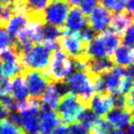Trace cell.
Segmentation results:
<instances>
[{"mask_svg": "<svg viewBox=\"0 0 134 134\" xmlns=\"http://www.w3.org/2000/svg\"><path fill=\"white\" fill-rule=\"evenodd\" d=\"M95 75L89 72L76 71L66 78L65 84L70 92L79 97L86 107H89V102L95 91Z\"/></svg>", "mask_w": 134, "mask_h": 134, "instance_id": "obj_1", "label": "cell"}, {"mask_svg": "<svg viewBox=\"0 0 134 134\" xmlns=\"http://www.w3.org/2000/svg\"><path fill=\"white\" fill-rule=\"evenodd\" d=\"M74 69L73 62L62 49L58 48L51 54L50 61L42 72L52 83L63 82Z\"/></svg>", "mask_w": 134, "mask_h": 134, "instance_id": "obj_2", "label": "cell"}, {"mask_svg": "<svg viewBox=\"0 0 134 134\" xmlns=\"http://www.w3.org/2000/svg\"><path fill=\"white\" fill-rule=\"evenodd\" d=\"M41 99L28 97L24 103L19 105L21 126L29 134H40L39 118L41 114Z\"/></svg>", "mask_w": 134, "mask_h": 134, "instance_id": "obj_3", "label": "cell"}, {"mask_svg": "<svg viewBox=\"0 0 134 134\" xmlns=\"http://www.w3.org/2000/svg\"><path fill=\"white\" fill-rule=\"evenodd\" d=\"M58 117L65 124H73L76 122L79 116L87 107L73 92H68L63 95L58 105Z\"/></svg>", "mask_w": 134, "mask_h": 134, "instance_id": "obj_4", "label": "cell"}, {"mask_svg": "<svg viewBox=\"0 0 134 134\" xmlns=\"http://www.w3.org/2000/svg\"><path fill=\"white\" fill-rule=\"evenodd\" d=\"M51 51L44 44H36L29 51L19 54V61L24 71H44L50 61Z\"/></svg>", "mask_w": 134, "mask_h": 134, "instance_id": "obj_5", "label": "cell"}, {"mask_svg": "<svg viewBox=\"0 0 134 134\" xmlns=\"http://www.w3.org/2000/svg\"><path fill=\"white\" fill-rule=\"evenodd\" d=\"M69 10L70 6L65 0H52L41 13V19L46 24L61 28Z\"/></svg>", "mask_w": 134, "mask_h": 134, "instance_id": "obj_6", "label": "cell"}, {"mask_svg": "<svg viewBox=\"0 0 134 134\" xmlns=\"http://www.w3.org/2000/svg\"><path fill=\"white\" fill-rule=\"evenodd\" d=\"M0 68L4 78L11 79L24 72L19 55L14 46L0 52Z\"/></svg>", "mask_w": 134, "mask_h": 134, "instance_id": "obj_7", "label": "cell"}, {"mask_svg": "<svg viewBox=\"0 0 134 134\" xmlns=\"http://www.w3.org/2000/svg\"><path fill=\"white\" fill-rule=\"evenodd\" d=\"M30 97L40 99L50 85V80L40 71L27 70L23 72Z\"/></svg>", "mask_w": 134, "mask_h": 134, "instance_id": "obj_8", "label": "cell"}, {"mask_svg": "<svg viewBox=\"0 0 134 134\" xmlns=\"http://www.w3.org/2000/svg\"><path fill=\"white\" fill-rule=\"evenodd\" d=\"M59 43L61 44L62 50L67 54L71 56L74 60L81 58L86 55V45L84 43L77 34H70L64 33L60 38Z\"/></svg>", "mask_w": 134, "mask_h": 134, "instance_id": "obj_9", "label": "cell"}, {"mask_svg": "<svg viewBox=\"0 0 134 134\" xmlns=\"http://www.w3.org/2000/svg\"><path fill=\"white\" fill-rule=\"evenodd\" d=\"M126 71L127 68L118 66L113 67L110 71L101 75L106 93L109 94L111 96L119 94L121 83H122L123 77L126 74Z\"/></svg>", "mask_w": 134, "mask_h": 134, "instance_id": "obj_10", "label": "cell"}, {"mask_svg": "<svg viewBox=\"0 0 134 134\" xmlns=\"http://www.w3.org/2000/svg\"><path fill=\"white\" fill-rule=\"evenodd\" d=\"M112 19V14L103 6H97L89 14V26L96 32H103L108 30Z\"/></svg>", "mask_w": 134, "mask_h": 134, "instance_id": "obj_11", "label": "cell"}, {"mask_svg": "<svg viewBox=\"0 0 134 134\" xmlns=\"http://www.w3.org/2000/svg\"><path fill=\"white\" fill-rule=\"evenodd\" d=\"M87 25V18L77 7L69 10L64 21V33L77 34L83 28Z\"/></svg>", "mask_w": 134, "mask_h": 134, "instance_id": "obj_12", "label": "cell"}, {"mask_svg": "<svg viewBox=\"0 0 134 134\" xmlns=\"http://www.w3.org/2000/svg\"><path fill=\"white\" fill-rule=\"evenodd\" d=\"M106 119L115 130H123L132 123V111L115 108L107 114Z\"/></svg>", "mask_w": 134, "mask_h": 134, "instance_id": "obj_13", "label": "cell"}, {"mask_svg": "<svg viewBox=\"0 0 134 134\" xmlns=\"http://www.w3.org/2000/svg\"><path fill=\"white\" fill-rule=\"evenodd\" d=\"M113 97L108 93L97 94L93 96L88 108L92 109L97 116H105L113 108Z\"/></svg>", "mask_w": 134, "mask_h": 134, "instance_id": "obj_14", "label": "cell"}, {"mask_svg": "<svg viewBox=\"0 0 134 134\" xmlns=\"http://www.w3.org/2000/svg\"><path fill=\"white\" fill-rule=\"evenodd\" d=\"M9 96H11L19 103V105L24 103L28 99L29 92L23 73L11 79Z\"/></svg>", "mask_w": 134, "mask_h": 134, "instance_id": "obj_15", "label": "cell"}, {"mask_svg": "<svg viewBox=\"0 0 134 134\" xmlns=\"http://www.w3.org/2000/svg\"><path fill=\"white\" fill-rule=\"evenodd\" d=\"M29 22L30 17L27 12H18L6 22L7 30L12 37H16L19 32L26 28Z\"/></svg>", "mask_w": 134, "mask_h": 134, "instance_id": "obj_16", "label": "cell"}, {"mask_svg": "<svg viewBox=\"0 0 134 134\" xmlns=\"http://www.w3.org/2000/svg\"><path fill=\"white\" fill-rule=\"evenodd\" d=\"M112 55L113 56H111V59L113 63L119 66L124 67V68L132 66L134 60V52L132 47L126 46V45L119 46Z\"/></svg>", "mask_w": 134, "mask_h": 134, "instance_id": "obj_17", "label": "cell"}, {"mask_svg": "<svg viewBox=\"0 0 134 134\" xmlns=\"http://www.w3.org/2000/svg\"><path fill=\"white\" fill-rule=\"evenodd\" d=\"M40 134H50L60 124L57 113L52 110H44L40 114Z\"/></svg>", "mask_w": 134, "mask_h": 134, "instance_id": "obj_18", "label": "cell"}, {"mask_svg": "<svg viewBox=\"0 0 134 134\" xmlns=\"http://www.w3.org/2000/svg\"><path fill=\"white\" fill-rule=\"evenodd\" d=\"M41 106L44 110H53L59 105L62 95L56 88L53 83L49 85L48 88L41 97Z\"/></svg>", "mask_w": 134, "mask_h": 134, "instance_id": "obj_19", "label": "cell"}, {"mask_svg": "<svg viewBox=\"0 0 134 134\" xmlns=\"http://www.w3.org/2000/svg\"><path fill=\"white\" fill-rule=\"evenodd\" d=\"M114 67V63L111 57L97 58L92 59L88 57L87 61V72L93 75H100L110 71Z\"/></svg>", "mask_w": 134, "mask_h": 134, "instance_id": "obj_20", "label": "cell"}, {"mask_svg": "<svg viewBox=\"0 0 134 134\" xmlns=\"http://www.w3.org/2000/svg\"><path fill=\"white\" fill-rule=\"evenodd\" d=\"M130 25H132V16L127 12L117 13L114 17H112L110 23L111 30L119 35H121Z\"/></svg>", "mask_w": 134, "mask_h": 134, "instance_id": "obj_21", "label": "cell"}, {"mask_svg": "<svg viewBox=\"0 0 134 134\" xmlns=\"http://www.w3.org/2000/svg\"><path fill=\"white\" fill-rule=\"evenodd\" d=\"M51 0H24L27 14L30 18H41Z\"/></svg>", "mask_w": 134, "mask_h": 134, "instance_id": "obj_22", "label": "cell"}, {"mask_svg": "<svg viewBox=\"0 0 134 134\" xmlns=\"http://www.w3.org/2000/svg\"><path fill=\"white\" fill-rule=\"evenodd\" d=\"M63 35V31L60 28L50 24L42 25L41 39L43 43L59 42L60 38Z\"/></svg>", "mask_w": 134, "mask_h": 134, "instance_id": "obj_23", "label": "cell"}, {"mask_svg": "<svg viewBox=\"0 0 134 134\" xmlns=\"http://www.w3.org/2000/svg\"><path fill=\"white\" fill-rule=\"evenodd\" d=\"M97 116L95 114V112L92 109H90L89 108H86L83 110V112L81 113V115L79 116L77 122L81 123L83 126H85L86 128H87L88 130H91V128L93 127V125L96 123V121L97 120Z\"/></svg>", "mask_w": 134, "mask_h": 134, "instance_id": "obj_24", "label": "cell"}, {"mask_svg": "<svg viewBox=\"0 0 134 134\" xmlns=\"http://www.w3.org/2000/svg\"><path fill=\"white\" fill-rule=\"evenodd\" d=\"M0 134H26L21 127L16 125L9 119L0 120Z\"/></svg>", "mask_w": 134, "mask_h": 134, "instance_id": "obj_25", "label": "cell"}, {"mask_svg": "<svg viewBox=\"0 0 134 134\" xmlns=\"http://www.w3.org/2000/svg\"><path fill=\"white\" fill-rule=\"evenodd\" d=\"M112 130V127L107 121L105 118H98L96 123L90 130V134H109Z\"/></svg>", "mask_w": 134, "mask_h": 134, "instance_id": "obj_26", "label": "cell"}, {"mask_svg": "<svg viewBox=\"0 0 134 134\" xmlns=\"http://www.w3.org/2000/svg\"><path fill=\"white\" fill-rule=\"evenodd\" d=\"M102 3L103 7L110 12L120 13L125 10L126 0H99Z\"/></svg>", "mask_w": 134, "mask_h": 134, "instance_id": "obj_27", "label": "cell"}, {"mask_svg": "<svg viewBox=\"0 0 134 134\" xmlns=\"http://www.w3.org/2000/svg\"><path fill=\"white\" fill-rule=\"evenodd\" d=\"M14 39L4 27L0 26V52L13 46Z\"/></svg>", "mask_w": 134, "mask_h": 134, "instance_id": "obj_28", "label": "cell"}, {"mask_svg": "<svg viewBox=\"0 0 134 134\" xmlns=\"http://www.w3.org/2000/svg\"><path fill=\"white\" fill-rule=\"evenodd\" d=\"M96 33L97 32L93 30L90 26L86 25L85 28H83L80 31L77 33V36L79 37V39L86 44H88L89 42H91L94 39L96 38Z\"/></svg>", "mask_w": 134, "mask_h": 134, "instance_id": "obj_29", "label": "cell"}, {"mask_svg": "<svg viewBox=\"0 0 134 134\" xmlns=\"http://www.w3.org/2000/svg\"><path fill=\"white\" fill-rule=\"evenodd\" d=\"M99 0H81L80 4V9L82 12L86 15V14H90L94 8H96L98 5Z\"/></svg>", "mask_w": 134, "mask_h": 134, "instance_id": "obj_30", "label": "cell"}, {"mask_svg": "<svg viewBox=\"0 0 134 134\" xmlns=\"http://www.w3.org/2000/svg\"><path fill=\"white\" fill-rule=\"evenodd\" d=\"M122 42L123 45L132 47L134 42V29L133 26L130 25L126 30L122 33Z\"/></svg>", "mask_w": 134, "mask_h": 134, "instance_id": "obj_31", "label": "cell"}, {"mask_svg": "<svg viewBox=\"0 0 134 134\" xmlns=\"http://www.w3.org/2000/svg\"><path fill=\"white\" fill-rule=\"evenodd\" d=\"M69 129L71 134H89V130L77 121L71 124V127Z\"/></svg>", "mask_w": 134, "mask_h": 134, "instance_id": "obj_32", "label": "cell"}, {"mask_svg": "<svg viewBox=\"0 0 134 134\" xmlns=\"http://www.w3.org/2000/svg\"><path fill=\"white\" fill-rule=\"evenodd\" d=\"M50 134H71L70 129L65 125H60L57 126Z\"/></svg>", "mask_w": 134, "mask_h": 134, "instance_id": "obj_33", "label": "cell"}, {"mask_svg": "<svg viewBox=\"0 0 134 134\" xmlns=\"http://www.w3.org/2000/svg\"><path fill=\"white\" fill-rule=\"evenodd\" d=\"M125 9L128 14L132 16L134 10V0H126L125 3Z\"/></svg>", "mask_w": 134, "mask_h": 134, "instance_id": "obj_34", "label": "cell"}, {"mask_svg": "<svg viewBox=\"0 0 134 134\" xmlns=\"http://www.w3.org/2000/svg\"><path fill=\"white\" fill-rule=\"evenodd\" d=\"M8 114H9V112H8L2 105L0 104V120L6 119V118L8 116Z\"/></svg>", "mask_w": 134, "mask_h": 134, "instance_id": "obj_35", "label": "cell"}, {"mask_svg": "<svg viewBox=\"0 0 134 134\" xmlns=\"http://www.w3.org/2000/svg\"><path fill=\"white\" fill-rule=\"evenodd\" d=\"M21 1L22 0H0V2L4 5H15Z\"/></svg>", "mask_w": 134, "mask_h": 134, "instance_id": "obj_36", "label": "cell"}, {"mask_svg": "<svg viewBox=\"0 0 134 134\" xmlns=\"http://www.w3.org/2000/svg\"><path fill=\"white\" fill-rule=\"evenodd\" d=\"M109 134H127L122 130H112Z\"/></svg>", "mask_w": 134, "mask_h": 134, "instance_id": "obj_37", "label": "cell"}, {"mask_svg": "<svg viewBox=\"0 0 134 134\" xmlns=\"http://www.w3.org/2000/svg\"><path fill=\"white\" fill-rule=\"evenodd\" d=\"M3 79V75H2V72H1V68H0V81Z\"/></svg>", "mask_w": 134, "mask_h": 134, "instance_id": "obj_38", "label": "cell"}, {"mask_svg": "<svg viewBox=\"0 0 134 134\" xmlns=\"http://www.w3.org/2000/svg\"><path fill=\"white\" fill-rule=\"evenodd\" d=\"M2 8H3V4L1 2H0V11H1V9H2Z\"/></svg>", "mask_w": 134, "mask_h": 134, "instance_id": "obj_39", "label": "cell"}, {"mask_svg": "<svg viewBox=\"0 0 134 134\" xmlns=\"http://www.w3.org/2000/svg\"><path fill=\"white\" fill-rule=\"evenodd\" d=\"M1 24H3V22H2V19H1V17H0V26H1Z\"/></svg>", "mask_w": 134, "mask_h": 134, "instance_id": "obj_40", "label": "cell"}, {"mask_svg": "<svg viewBox=\"0 0 134 134\" xmlns=\"http://www.w3.org/2000/svg\"><path fill=\"white\" fill-rule=\"evenodd\" d=\"M1 97H2V94H1V91H0V98H1Z\"/></svg>", "mask_w": 134, "mask_h": 134, "instance_id": "obj_41", "label": "cell"}, {"mask_svg": "<svg viewBox=\"0 0 134 134\" xmlns=\"http://www.w3.org/2000/svg\"><path fill=\"white\" fill-rule=\"evenodd\" d=\"M65 1H66V0H65Z\"/></svg>", "mask_w": 134, "mask_h": 134, "instance_id": "obj_42", "label": "cell"}]
</instances>
